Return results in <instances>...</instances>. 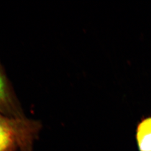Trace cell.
Here are the masks:
<instances>
[{
  "instance_id": "obj_1",
  "label": "cell",
  "mask_w": 151,
  "mask_h": 151,
  "mask_svg": "<svg viewBox=\"0 0 151 151\" xmlns=\"http://www.w3.org/2000/svg\"><path fill=\"white\" fill-rule=\"evenodd\" d=\"M40 125L20 115L0 114V151H32Z\"/></svg>"
},
{
  "instance_id": "obj_2",
  "label": "cell",
  "mask_w": 151,
  "mask_h": 151,
  "mask_svg": "<svg viewBox=\"0 0 151 151\" xmlns=\"http://www.w3.org/2000/svg\"><path fill=\"white\" fill-rule=\"evenodd\" d=\"M135 137L139 151H151V116L142 119L137 125Z\"/></svg>"
},
{
  "instance_id": "obj_3",
  "label": "cell",
  "mask_w": 151,
  "mask_h": 151,
  "mask_svg": "<svg viewBox=\"0 0 151 151\" xmlns=\"http://www.w3.org/2000/svg\"><path fill=\"white\" fill-rule=\"evenodd\" d=\"M10 97L7 83L2 73L0 71V114H5L11 109Z\"/></svg>"
}]
</instances>
